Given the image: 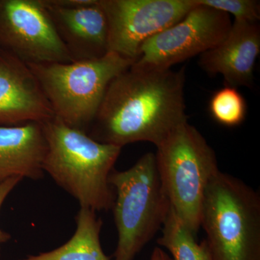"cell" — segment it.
Returning a JSON list of instances; mask_svg holds the SVG:
<instances>
[{
    "instance_id": "6da1fadb",
    "label": "cell",
    "mask_w": 260,
    "mask_h": 260,
    "mask_svg": "<svg viewBox=\"0 0 260 260\" xmlns=\"http://www.w3.org/2000/svg\"><path fill=\"white\" fill-rule=\"evenodd\" d=\"M185 70L133 64L109 83L87 134L120 147L138 142L158 146L187 121Z\"/></svg>"
},
{
    "instance_id": "7a4b0ae2",
    "label": "cell",
    "mask_w": 260,
    "mask_h": 260,
    "mask_svg": "<svg viewBox=\"0 0 260 260\" xmlns=\"http://www.w3.org/2000/svg\"><path fill=\"white\" fill-rule=\"evenodd\" d=\"M42 124L47 142L44 173L78 200L80 208L112 209L115 193L109 177L121 148L99 143L56 116Z\"/></svg>"
},
{
    "instance_id": "3957f363",
    "label": "cell",
    "mask_w": 260,
    "mask_h": 260,
    "mask_svg": "<svg viewBox=\"0 0 260 260\" xmlns=\"http://www.w3.org/2000/svg\"><path fill=\"white\" fill-rule=\"evenodd\" d=\"M201 227L214 260H260V198L245 183L218 171L205 191Z\"/></svg>"
},
{
    "instance_id": "277c9868",
    "label": "cell",
    "mask_w": 260,
    "mask_h": 260,
    "mask_svg": "<svg viewBox=\"0 0 260 260\" xmlns=\"http://www.w3.org/2000/svg\"><path fill=\"white\" fill-rule=\"evenodd\" d=\"M109 182L118 234L114 260H134L162 225L171 208L162 189L155 154L147 153L122 172L113 170Z\"/></svg>"
},
{
    "instance_id": "5b68a950",
    "label": "cell",
    "mask_w": 260,
    "mask_h": 260,
    "mask_svg": "<svg viewBox=\"0 0 260 260\" xmlns=\"http://www.w3.org/2000/svg\"><path fill=\"white\" fill-rule=\"evenodd\" d=\"M156 148L155 160L162 189L178 218L197 237L207 186L219 171L215 152L188 121Z\"/></svg>"
},
{
    "instance_id": "8992f818",
    "label": "cell",
    "mask_w": 260,
    "mask_h": 260,
    "mask_svg": "<svg viewBox=\"0 0 260 260\" xmlns=\"http://www.w3.org/2000/svg\"><path fill=\"white\" fill-rule=\"evenodd\" d=\"M134 63L109 51L99 59L27 64L39 80L54 116L87 133L109 83Z\"/></svg>"
},
{
    "instance_id": "52a82bcc",
    "label": "cell",
    "mask_w": 260,
    "mask_h": 260,
    "mask_svg": "<svg viewBox=\"0 0 260 260\" xmlns=\"http://www.w3.org/2000/svg\"><path fill=\"white\" fill-rule=\"evenodd\" d=\"M0 49L26 64L74 61L44 0H0Z\"/></svg>"
},
{
    "instance_id": "ba28073f",
    "label": "cell",
    "mask_w": 260,
    "mask_h": 260,
    "mask_svg": "<svg viewBox=\"0 0 260 260\" xmlns=\"http://www.w3.org/2000/svg\"><path fill=\"white\" fill-rule=\"evenodd\" d=\"M232 25L230 15L197 4L177 23L146 41L134 64L171 69L173 65L216 47L227 37Z\"/></svg>"
},
{
    "instance_id": "9c48e42d",
    "label": "cell",
    "mask_w": 260,
    "mask_h": 260,
    "mask_svg": "<svg viewBox=\"0 0 260 260\" xmlns=\"http://www.w3.org/2000/svg\"><path fill=\"white\" fill-rule=\"evenodd\" d=\"M107 16L108 49L135 61L149 39L177 23L194 0H99Z\"/></svg>"
},
{
    "instance_id": "30bf717a",
    "label": "cell",
    "mask_w": 260,
    "mask_h": 260,
    "mask_svg": "<svg viewBox=\"0 0 260 260\" xmlns=\"http://www.w3.org/2000/svg\"><path fill=\"white\" fill-rule=\"evenodd\" d=\"M44 3L73 61L99 59L109 52L107 19L99 0L74 5L67 0Z\"/></svg>"
},
{
    "instance_id": "8fae6325",
    "label": "cell",
    "mask_w": 260,
    "mask_h": 260,
    "mask_svg": "<svg viewBox=\"0 0 260 260\" xmlns=\"http://www.w3.org/2000/svg\"><path fill=\"white\" fill-rule=\"evenodd\" d=\"M54 116L28 64L0 49V125L43 123Z\"/></svg>"
},
{
    "instance_id": "7c38bea8",
    "label": "cell",
    "mask_w": 260,
    "mask_h": 260,
    "mask_svg": "<svg viewBox=\"0 0 260 260\" xmlns=\"http://www.w3.org/2000/svg\"><path fill=\"white\" fill-rule=\"evenodd\" d=\"M259 52L258 22L234 20L223 42L200 55L199 65L210 75H221L227 86L251 88Z\"/></svg>"
},
{
    "instance_id": "4fadbf2b",
    "label": "cell",
    "mask_w": 260,
    "mask_h": 260,
    "mask_svg": "<svg viewBox=\"0 0 260 260\" xmlns=\"http://www.w3.org/2000/svg\"><path fill=\"white\" fill-rule=\"evenodd\" d=\"M47 151L42 123L0 125V184L14 177L42 179Z\"/></svg>"
},
{
    "instance_id": "5bb4252c",
    "label": "cell",
    "mask_w": 260,
    "mask_h": 260,
    "mask_svg": "<svg viewBox=\"0 0 260 260\" xmlns=\"http://www.w3.org/2000/svg\"><path fill=\"white\" fill-rule=\"evenodd\" d=\"M75 220L76 230L68 242L54 250L20 260H110L101 244L103 221L96 212L80 208Z\"/></svg>"
},
{
    "instance_id": "9a60e30c",
    "label": "cell",
    "mask_w": 260,
    "mask_h": 260,
    "mask_svg": "<svg viewBox=\"0 0 260 260\" xmlns=\"http://www.w3.org/2000/svg\"><path fill=\"white\" fill-rule=\"evenodd\" d=\"M161 229L157 244L169 251L173 260H214L207 241L197 242V237L178 218L172 206Z\"/></svg>"
},
{
    "instance_id": "2e32d148",
    "label": "cell",
    "mask_w": 260,
    "mask_h": 260,
    "mask_svg": "<svg viewBox=\"0 0 260 260\" xmlns=\"http://www.w3.org/2000/svg\"><path fill=\"white\" fill-rule=\"evenodd\" d=\"M246 103L242 94L234 87L225 86L218 90L210 102V112L222 125L235 126L242 124L246 115Z\"/></svg>"
},
{
    "instance_id": "e0dca14e",
    "label": "cell",
    "mask_w": 260,
    "mask_h": 260,
    "mask_svg": "<svg viewBox=\"0 0 260 260\" xmlns=\"http://www.w3.org/2000/svg\"><path fill=\"white\" fill-rule=\"evenodd\" d=\"M195 3L234 15V20L256 23L260 19L259 2L255 0H195Z\"/></svg>"
},
{
    "instance_id": "ac0fdd59",
    "label": "cell",
    "mask_w": 260,
    "mask_h": 260,
    "mask_svg": "<svg viewBox=\"0 0 260 260\" xmlns=\"http://www.w3.org/2000/svg\"><path fill=\"white\" fill-rule=\"evenodd\" d=\"M22 180L23 179L21 178H11L0 184V210H1L3 205L4 204L5 200L9 196L12 191L15 189V186L18 185ZM10 239H11V234L0 229V250H1L2 245L5 243L8 242ZM0 255H1V252H0Z\"/></svg>"
},
{
    "instance_id": "d6986e66",
    "label": "cell",
    "mask_w": 260,
    "mask_h": 260,
    "mask_svg": "<svg viewBox=\"0 0 260 260\" xmlns=\"http://www.w3.org/2000/svg\"><path fill=\"white\" fill-rule=\"evenodd\" d=\"M150 260H173L167 252L159 246L154 248Z\"/></svg>"
}]
</instances>
